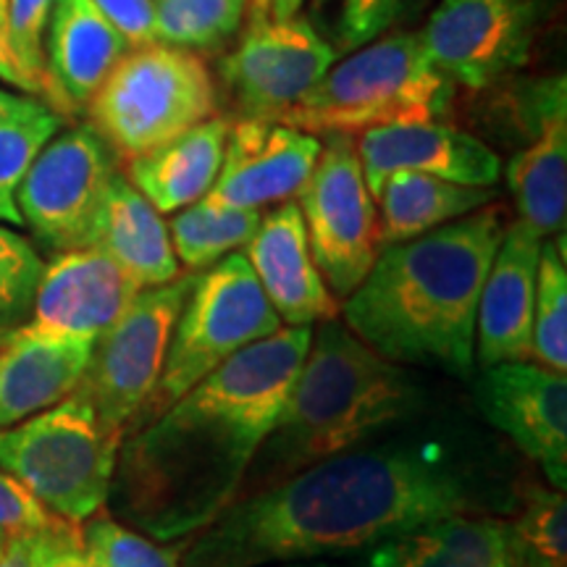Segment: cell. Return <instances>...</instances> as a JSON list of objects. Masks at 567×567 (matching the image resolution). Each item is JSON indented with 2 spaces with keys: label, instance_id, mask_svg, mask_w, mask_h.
I'll use <instances>...</instances> for the list:
<instances>
[{
  "label": "cell",
  "instance_id": "cell-1",
  "mask_svg": "<svg viewBox=\"0 0 567 567\" xmlns=\"http://www.w3.org/2000/svg\"><path fill=\"white\" fill-rule=\"evenodd\" d=\"M481 513L471 467L439 442L354 446L226 507L182 567H271L365 551L442 515Z\"/></svg>",
  "mask_w": 567,
  "mask_h": 567
},
{
  "label": "cell",
  "instance_id": "cell-2",
  "mask_svg": "<svg viewBox=\"0 0 567 567\" xmlns=\"http://www.w3.org/2000/svg\"><path fill=\"white\" fill-rule=\"evenodd\" d=\"M316 326H281L231 354L158 417L126 431L109 499L155 542H187L237 502L310 350Z\"/></svg>",
  "mask_w": 567,
  "mask_h": 567
},
{
  "label": "cell",
  "instance_id": "cell-3",
  "mask_svg": "<svg viewBox=\"0 0 567 567\" xmlns=\"http://www.w3.org/2000/svg\"><path fill=\"white\" fill-rule=\"evenodd\" d=\"M505 229L502 210L486 205L384 247L360 287L339 305L342 323L396 365L471 379L481 289Z\"/></svg>",
  "mask_w": 567,
  "mask_h": 567
},
{
  "label": "cell",
  "instance_id": "cell-4",
  "mask_svg": "<svg viewBox=\"0 0 567 567\" xmlns=\"http://www.w3.org/2000/svg\"><path fill=\"white\" fill-rule=\"evenodd\" d=\"M423 405V384L410 368L381 358L339 318L318 323L292 392L237 499L363 446Z\"/></svg>",
  "mask_w": 567,
  "mask_h": 567
},
{
  "label": "cell",
  "instance_id": "cell-5",
  "mask_svg": "<svg viewBox=\"0 0 567 567\" xmlns=\"http://www.w3.org/2000/svg\"><path fill=\"white\" fill-rule=\"evenodd\" d=\"M452 97L455 84L425 53L421 32L400 30L350 51L276 122L316 137L360 134L389 124L436 122L450 111Z\"/></svg>",
  "mask_w": 567,
  "mask_h": 567
},
{
  "label": "cell",
  "instance_id": "cell-6",
  "mask_svg": "<svg viewBox=\"0 0 567 567\" xmlns=\"http://www.w3.org/2000/svg\"><path fill=\"white\" fill-rule=\"evenodd\" d=\"M90 126L124 163L166 145L218 113V87L200 53L132 48L84 105Z\"/></svg>",
  "mask_w": 567,
  "mask_h": 567
},
{
  "label": "cell",
  "instance_id": "cell-7",
  "mask_svg": "<svg viewBox=\"0 0 567 567\" xmlns=\"http://www.w3.org/2000/svg\"><path fill=\"white\" fill-rule=\"evenodd\" d=\"M124 434L111 429L82 392L11 429H0V467L69 523L109 505Z\"/></svg>",
  "mask_w": 567,
  "mask_h": 567
},
{
  "label": "cell",
  "instance_id": "cell-8",
  "mask_svg": "<svg viewBox=\"0 0 567 567\" xmlns=\"http://www.w3.org/2000/svg\"><path fill=\"white\" fill-rule=\"evenodd\" d=\"M281 326L243 252L226 255L205 268L195 276L176 318L158 384L126 431L158 417L231 354L271 337Z\"/></svg>",
  "mask_w": 567,
  "mask_h": 567
},
{
  "label": "cell",
  "instance_id": "cell-9",
  "mask_svg": "<svg viewBox=\"0 0 567 567\" xmlns=\"http://www.w3.org/2000/svg\"><path fill=\"white\" fill-rule=\"evenodd\" d=\"M295 203L326 287L337 300H347L381 252L379 208L352 134H326L321 155Z\"/></svg>",
  "mask_w": 567,
  "mask_h": 567
},
{
  "label": "cell",
  "instance_id": "cell-10",
  "mask_svg": "<svg viewBox=\"0 0 567 567\" xmlns=\"http://www.w3.org/2000/svg\"><path fill=\"white\" fill-rule=\"evenodd\" d=\"M197 274H179L161 287L140 289L122 318L95 339L82 392L111 429L126 431L158 384L176 318Z\"/></svg>",
  "mask_w": 567,
  "mask_h": 567
},
{
  "label": "cell",
  "instance_id": "cell-11",
  "mask_svg": "<svg viewBox=\"0 0 567 567\" xmlns=\"http://www.w3.org/2000/svg\"><path fill=\"white\" fill-rule=\"evenodd\" d=\"M559 0H439L421 30L452 84L488 90L526 66Z\"/></svg>",
  "mask_w": 567,
  "mask_h": 567
},
{
  "label": "cell",
  "instance_id": "cell-12",
  "mask_svg": "<svg viewBox=\"0 0 567 567\" xmlns=\"http://www.w3.org/2000/svg\"><path fill=\"white\" fill-rule=\"evenodd\" d=\"M116 174V155L90 124L55 132L17 193L21 221L55 255L87 250Z\"/></svg>",
  "mask_w": 567,
  "mask_h": 567
},
{
  "label": "cell",
  "instance_id": "cell-13",
  "mask_svg": "<svg viewBox=\"0 0 567 567\" xmlns=\"http://www.w3.org/2000/svg\"><path fill=\"white\" fill-rule=\"evenodd\" d=\"M337 48L300 13L247 24L239 45L218 63V76L239 118H276L323 80Z\"/></svg>",
  "mask_w": 567,
  "mask_h": 567
},
{
  "label": "cell",
  "instance_id": "cell-14",
  "mask_svg": "<svg viewBox=\"0 0 567 567\" xmlns=\"http://www.w3.org/2000/svg\"><path fill=\"white\" fill-rule=\"evenodd\" d=\"M473 400L494 429L542 467L549 486L567 484V379L530 363L481 368Z\"/></svg>",
  "mask_w": 567,
  "mask_h": 567
},
{
  "label": "cell",
  "instance_id": "cell-15",
  "mask_svg": "<svg viewBox=\"0 0 567 567\" xmlns=\"http://www.w3.org/2000/svg\"><path fill=\"white\" fill-rule=\"evenodd\" d=\"M526 145L507 163V187L515 197L517 221L536 237L565 234L567 221V82L549 74L520 95Z\"/></svg>",
  "mask_w": 567,
  "mask_h": 567
},
{
  "label": "cell",
  "instance_id": "cell-16",
  "mask_svg": "<svg viewBox=\"0 0 567 567\" xmlns=\"http://www.w3.org/2000/svg\"><path fill=\"white\" fill-rule=\"evenodd\" d=\"M323 137L271 118H237L226 134L221 172L205 203L260 210L295 200L321 155Z\"/></svg>",
  "mask_w": 567,
  "mask_h": 567
},
{
  "label": "cell",
  "instance_id": "cell-17",
  "mask_svg": "<svg viewBox=\"0 0 567 567\" xmlns=\"http://www.w3.org/2000/svg\"><path fill=\"white\" fill-rule=\"evenodd\" d=\"M354 147L373 200L394 172H421L467 187H494L502 176L499 155L484 140L439 122L389 124L360 132Z\"/></svg>",
  "mask_w": 567,
  "mask_h": 567
},
{
  "label": "cell",
  "instance_id": "cell-18",
  "mask_svg": "<svg viewBox=\"0 0 567 567\" xmlns=\"http://www.w3.org/2000/svg\"><path fill=\"white\" fill-rule=\"evenodd\" d=\"M137 292V284L95 247L59 252L42 268L27 323L45 334L95 342Z\"/></svg>",
  "mask_w": 567,
  "mask_h": 567
},
{
  "label": "cell",
  "instance_id": "cell-19",
  "mask_svg": "<svg viewBox=\"0 0 567 567\" xmlns=\"http://www.w3.org/2000/svg\"><path fill=\"white\" fill-rule=\"evenodd\" d=\"M245 258L284 326H316L339 318V300L318 271L295 200L260 216L245 245Z\"/></svg>",
  "mask_w": 567,
  "mask_h": 567
},
{
  "label": "cell",
  "instance_id": "cell-20",
  "mask_svg": "<svg viewBox=\"0 0 567 567\" xmlns=\"http://www.w3.org/2000/svg\"><path fill=\"white\" fill-rule=\"evenodd\" d=\"M542 237L515 221L488 266L476 316V363H523L534 358V305Z\"/></svg>",
  "mask_w": 567,
  "mask_h": 567
},
{
  "label": "cell",
  "instance_id": "cell-21",
  "mask_svg": "<svg viewBox=\"0 0 567 567\" xmlns=\"http://www.w3.org/2000/svg\"><path fill=\"white\" fill-rule=\"evenodd\" d=\"M90 339L45 334L21 323L0 337V429L45 413L80 389Z\"/></svg>",
  "mask_w": 567,
  "mask_h": 567
},
{
  "label": "cell",
  "instance_id": "cell-22",
  "mask_svg": "<svg viewBox=\"0 0 567 567\" xmlns=\"http://www.w3.org/2000/svg\"><path fill=\"white\" fill-rule=\"evenodd\" d=\"M130 51L92 0H55L45 34L51 109L59 116L84 109Z\"/></svg>",
  "mask_w": 567,
  "mask_h": 567
},
{
  "label": "cell",
  "instance_id": "cell-23",
  "mask_svg": "<svg viewBox=\"0 0 567 567\" xmlns=\"http://www.w3.org/2000/svg\"><path fill=\"white\" fill-rule=\"evenodd\" d=\"M360 567H520L509 520L455 513L389 536L363 551Z\"/></svg>",
  "mask_w": 567,
  "mask_h": 567
},
{
  "label": "cell",
  "instance_id": "cell-24",
  "mask_svg": "<svg viewBox=\"0 0 567 567\" xmlns=\"http://www.w3.org/2000/svg\"><path fill=\"white\" fill-rule=\"evenodd\" d=\"M229 118L210 116L166 145L126 161L124 176L158 213L200 203L221 172Z\"/></svg>",
  "mask_w": 567,
  "mask_h": 567
},
{
  "label": "cell",
  "instance_id": "cell-25",
  "mask_svg": "<svg viewBox=\"0 0 567 567\" xmlns=\"http://www.w3.org/2000/svg\"><path fill=\"white\" fill-rule=\"evenodd\" d=\"M90 247L109 255L140 289L161 287L179 276L166 221L122 172L113 176Z\"/></svg>",
  "mask_w": 567,
  "mask_h": 567
},
{
  "label": "cell",
  "instance_id": "cell-26",
  "mask_svg": "<svg viewBox=\"0 0 567 567\" xmlns=\"http://www.w3.org/2000/svg\"><path fill=\"white\" fill-rule=\"evenodd\" d=\"M494 200V187H467L421 172L389 174L375 197L381 250L471 216Z\"/></svg>",
  "mask_w": 567,
  "mask_h": 567
},
{
  "label": "cell",
  "instance_id": "cell-27",
  "mask_svg": "<svg viewBox=\"0 0 567 567\" xmlns=\"http://www.w3.org/2000/svg\"><path fill=\"white\" fill-rule=\"evenodd\" d=\"M260 216V210L218 208L205 200L182 208L166 224L176 260L195 274L216 266L226 255L243 250L250 243Z\"/></svg>",
  "mask_w": 567,
  "mask_h": 567
},
{
  "label": "cell",
  "instance_id": "cell-28",
  "mask_svg": "<svg viewBox=\"0 0 567 567\" xmlns=\"http://www.w3.org/2000/svg\"><path fill=\"white\" fill-rule=\"evenodd\" d=\"M520 567H567V499L563 488L528 484L509 520Z\"/></svg>",
  "mask_w": 567,
  "mask_h": 567
},
{
  "label": "cell",
  "instance_id": "cell-29",
  "mask_svg": "<svg viewBox=\"0 0 567 567\" xmlns=\"http://www.w3.org/2000/svg\"><path fill=\"white\" fill-rule=\"evenodd\" d=\"M250 0H153L155 38L184 51H213L243 27Z\"/></svg>",
  "mask_w": 567,
  "mask_h": 567
},
{
  "label": "cell",
  "instance_id": "cell-30",
  "mask_svg": "<svg viewBox=\"0 0 567 567\" xmlns=\"http://www.w3.org/2000/svg\"><path fill=\"white\" fill-rule=\"evenodd\" d=\"M534 358L549 371H567V252L565 234L542 243L534 305Z\"/></svg>",
  "mask_w": 567,
  "mask_h": 567
},
{
  "label": "cell",
  "instance_id": "cell-31",
  "mask_svg": "<svg viewBox=\"0 0 567 567\" xmlns=\"http://www.w3.org/2000/svg\"><path fill=\"white\" fill-rule=\"evenodd\" d=\"M61 130V116L42 105L24 116L0 118V224L24 226L17 193L38 153Z\"/></svg>",
  "mask_w": 567,
  "mask_h": 567
},
{
  "label": "cell",
  "instance_id": "cell-32",
  "mask_svg": "<svg viewBox=\"0 0 567 567\" xmlns=\"http://www.w3.org/2000/svg\"><path fill=\"white\" fill-rule=\"evenodd\" d=\"M82 549L92 567H182V549L126 528L103 509L84 520Z\"/></svg>",
  "mask_w": 567,
  "mask_h": 567
},
{
  "label": "cell",
  "instance_id": "cell-33",
  "mask_svg": "<svg viewBox=\"0 0 567 567\" xmlns=\"http://www.w3.org/2000/svg\"><path fill=\"white\" fill-rule=\"evenodd\" d=\"M329 6L334 19L339 51H358L389 32L405 30L415 17L429 9L431 0H318Z\"/></svg>",
  "mask_w": 567,
  "mask_h": 567
},
{
  "label": "cell",
  "instance_id": "cell-34",
  "mask_svg": "<svg viewBox=\"0 0 567 567\" xmlns=\"http://www.w3.org/2000/svg\"><path fill=\"white\" fill-rule=\"evenodd\" d=\"M45 260L24 234L0 224V337L30 321Z\"/></svg>",
  "mask_w": 567,
  "mask_h": 567
},
{
  "label": "cell",
  "instance_id": "cell-35",
  "mask_svg": "<svg viewBox=\"0 0 567 567\" xmlns=\"http://www.w3.org/2000/svg\"><path fill=\"white\" fill-rule=\"evenodd\" d=\"M55 0H9V40L13 59L30 84L32 97L51 109V82L45 74V34Z\"/></svg>",
  "mask_w": 567,
  "mask_h": 567
},
{
  "label": "cell",
  "instance_id": "cell-36",
  "mask_svg": "<svg viewBox=\"0 0 567 567\" xmlns=\"http://www.w3.org/2000/svg\"><path fill=\"white\" fill-rule=\"evenodd\" d=\"M74 551H82L80 523L59 520L11 542L0 555V567H53L61 557Z\"/></svg>",
  "mask_w": 567,
  "mask_h": 567
},
{
  "label": "cell",
  "instance_id": "cell-37",
  "mask_svg": "<svg viewBox=\"0 0 567 567\" xmlns=\"http://www.w3.org/2000/svg\"><path fill=\"white\" fill-rule=\"evenodd\" d=\"M59 520L61 517H55L51 509H45L34 499L30 488L21 486L11 473L0 467V555L19 536L42 530Z\"/></svg>",
  "mask_w": 567,
  "mask_h": 567
},
{
  "label": "cell",
  "instance_id": "cell-38",
  "mask_svg": "<svg viewBox=\"0 0 567 567\" xmlns=\"http://www.w3.org/2000/svg\"><path fill=\"white\" fill-rule=\"evenodd\" d=\"M109 24L126 40L130 48L158 42L155 38L153 0H92Z\"/></svg>",
  "mask_w": 567,
  "mask_h": 567
},
{
  "label": "cell",
  "instance_id": "cell-39",
  "mask_svg": "<svg viewBox=\"0 0 567 567\" xmlns=\"http://www.w3.org/2000/svg\"><path fill=\"white\" fill-rule=\"evenodd\" d=\"M0 84L21 92V95H30L32 90L27 84L24 74H21L17 59H13L11 40H9V0H0ZM38 101V97H34Z\"/></svg>",
  "mask_w": 567,
  "mask_h": 567
},
{
  "label": "cell",
  "instance_id": "cell-40",
  "mask_svg": "<svg viewBox=\"0 0 567 567\" xmlns=\"http://www.w3.org/2000/svg\"><path fill=\"white\" fill-rule=\"evenodd\" d=\"M42 105H45V103L34 101V97H30V95H21V92L6 87V84H0V118L24 116V113L38 111V109H42Z\"/></svg>",
  "mask_w": 567,
  "mask_h": 567
},
{
  "label": "cell",
  "instance_id": "cell-41",
  "mask_svg": "<svg viewBox=\"0 0 567 567\" xmlns=\"http://www.w3.org/2000/svg\"><path fill=\"white\" fill-rule=\"evenodd\" d=\"M302 6H305V0H271V13H268V17L271 19L297 17Z\"/></svg>",
  "mask_w": 567,
  "mask_h": 567
},
{
  "label": "cell",
  "instance_id": "cell-42",
  "mask_svg": "<svg viewBox=\"0 0 567 567\" xmlns=\"http://www.w3.org/2000/svg\"><path fill=\"white\" fill-rule=\"evenodd\" d=\"M247 9H250V24H255V21L268 19V13H271V0H250Z\"/></svg>",
  "mask_w": 567,
  "mask_h": 567
},
{
  "label": "cell",
  "instance_id": "cell-43",
  "mask_svg": "<svg viewBox=\"0 0 567 567\" xmlns=\"http://www.w3.org/2000/svg\"><path fill=\"white\" fill-rule=\"evenodd\" d=\"M53 567H92V563L87 557H84V549H82V551H74V555L61 557Z\"/></svg>",
  "mask_w": 567,
  "mask_h": 567
},
{
  "label": "cell",
  "instance_id": "cell-44",
  "mask_svg": "<svg viewBox=\"0 0 567 567\" xmlns=\"http://www.w3.org/2000/svg\"><path fill=\"white\" fill-rule=\"evenodd\" d=\"M271 567H318V565H310V563H289V565H271Z\"/></svg>",
  "mask_w": 567,
  "mask_h": 567
}]
</instances>
